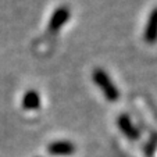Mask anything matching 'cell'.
<instances>
[{
    "mask_svg": "<svg viewBox=\"0 0 157 157\" xmlns=\"http://www.w3.org/2000/svg\"><path fill=\"white\" fill-rule=\"evenodd\" d=\"M93 81L98 85V88L103 92L104 98L109 101H117L120 98V92L116 83L110 78V75L103 68H96L93 71Z\"/></svg>",
    "mask_w": 157,
    "mask_h": 157,
    "instance_id": "1",
    "label": "cell"
},
{
    "mask_svg": "<svg viewBox=\"0 0 157 157\" xmlns=\"http://www.w3.org/2000/svg\"><path fill=\"white\" fill-rule=\"evenodd\" d=\"M70 15H71V11H70L68 6L59 7V9L54 10V13L52 14L48 29L52 33H57L65 24H67V21L70 20Z\"/></svg>",
    "mask_w": 157,
    "mask_h": 157,
    "instance_id": "2",
    "label": "cell"
},
{
    "mask_svg": "<svg viewBox=\"0 0 157 157\" xmlns=\"http://www.w3.org/2000/svg\"><path fill=\"white\" fill-rule=\"evenodd\" d=\"M143 39L147 44H154L157 42V7L149 15L145 33H143Z\"/></svg>",
    "mask_w": 157,
    "mask_h": 157,
    "instance_id": "3",
    "label": "cell"
},
{
    "mask_svg": "<svg viewBox=\"0 0 157 157\" xmlns=\"http://www.w3.org/2000/svg\"><path fill=\"white\" fill-rule=\"evenodd\" d=\"M75 150L74 145L65 140H60V142H54L49 146V151L54 156H70Z\"/></svg>",
    "mask_w": 157,
    "mask_h": 157,
    "instance_id": "4",
    "label": "cell"
},
{
    "mask_svg": "<svg viewBox=\"0 0 157 157\" xmlns=\"http://www.w3.org/2000/svg\"><path fill=\"white\" fill-rule=\"evenodd\" d=\"M22 107L28 111L32 110H38L40 107V95L38 93V90H28L22 98Z\"/></svg>",
    "mask_w": 157,
    "mask_h": 157,
    "instance_id": "5",
    "label": "cell"
},
{
    "mask_svg": "<svg viewBox=\"0 0 157 157\" xmlns=\"http://www.w3.org/2000/svg\"><path fill=\"white\" fill-rule=\"evenodd\" d=\"M118 127L121 128V131L129 138H138L139 133H138L136 128L132 125V121L129 120V117L127 114H121L118 117Z\"/></svg>",
    "mask_w": 157,
    "mask_h": 157,
    "instance_id": "6",
    "label": "cell"
}]
</instances>
